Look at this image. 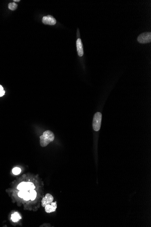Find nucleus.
I'll list each match as a JSON object with an SVG mask.
<instances>
[{
    "instance_id": "obj_4",
    "label": "nucleus",
    "mask_w": 151,
    "mask_h": 227,
    "mask_svg": "<svg viewBox=\"0 0 151 227\" xmlns=\"http://www.w3.org/2000/svg\"><path fill=\"white\" fill-rule=\"evenodd\" d=\"M42 22L45 25L53 26L55 25L56 23V20L52 16L49 15L43 17L42 19Z\"/></svg>"
},
{
    "instance_id": "obj_1",
    "label": "nucleus",
    "mask_w": 151,
    "mask_h": 227,
    "mask_svg": "<svg viewBox=\"0 0 151 227\" xmlns=\"http://www.w3.org/2000/svg\"><path fill=\"white\" fill-rule=\"evenodd\" d=\"M55 136L52 131L47 130L40 137V144L42 147H45L54 140Z\"/></svg>"
},
{
    "instance_id": "obj_11",
    "label": "nucleus",
    "mask_w": 151,
    "mask_h": 227,
    "mask_svg": "<svg viewBox=\"0 0 151 227\" xmlns=\"http://www.w3.org/2000/svg\"><path fill=\"white\" fill-rule=\"evenodd\" d=\"M17 7H18V5L15 2L10 3L8 4V8L11 11H15L16 10Z\"/></svg>"
},
{
    "instance_id": "obj_6",
    "label": "nucleus",
    "mask_w": 151,
    "mask_h": 227,
    "mask_svg": "<svg viewBox=\"0 0 151 227\" xmlns=\"http://www.w3.org/2000/svg\"><path fill=\"white\" fill-rule=\"evenodd\" d=\"M57 209V202L51 203L45 206V210L47 213H51L55 211Z\"/></svg>"
},
{
    "instance_id": "obj_2",
    "label": "nucleus",
    "mask_w": 151,
    "mask_h": 227,
    "mask_svg": "<svg viewBox=\"0 0 151 227\" xmlns=\"http://www.w3.org/2000/svg\"><path fill=\"white\" fill-rule=\"evenodd\" d=\"M102 114L100 112L95 113L93 120V128L95 131H99L101 126Z\"/></svg>"
},
{
    "instance_id": "obj_8",
    "label": "nucleus",
    "mask_w": 151,
    "mask_h": 227,
    "mask_svg": "<svg viewBox=\"0 0 151 227\" xmlns=\"http://www.w3.org/2000/svg\"><path fill=\"white\" fill-rule=\"evenodd\" d=\"M20 219H22V217L18 212H15L11 216V220L14 222H18Z\"/></svg>"
},
{
    "instance_id": "obj_14",
    "label": "nucleus",
    "mask_w": 151,
    "mask_h": 227,
    "mask_svg": "<svg viewBox=\"0 0 151 227\" xmlns=\"http://www.w3.org/2000/svg\"><path fill=\"white\" fill-rule=\"evenodd\" d=\"M28 191L26 190H20V192L18 193V196L21 198H23L24 196L26 194L27 192Z\"/></svg>"
},
{
    "instance_id": "obj_7",
    "label": "nucleus",
    "mask_w": 151,
    "mask_h": 227,
    "mask_svg": "<svg viewBox=\"0 0 151 227\" xmlns=\"http://www.w3.org/2000/svg\"><path fill=\"white\" fill-rule=\"evenodd\" d=\"M76 44H77V51L78 56L80 57L82 56L84 54V52H83V45L81 39H78Z\"/></svg>"
},
{
    "instance_id": "obj_17",
    "label": "nucleus",
    "mask_w": 151,
    "mask_h": 227,
    "mask_svg": "<svg viewBox=\"0 0 151 227\" xmlns=\"http://www.w3.org/2000/svg\"><path fill=\"white\" fill-rule=\"evenodd\" d=\"M20 0H14V1H16V2H20Z\"/></svg>"
},
{
    "instance_id": "obj_10",
    "label": "nucleus",
    "mask_w": 151,
    "mask_h": 227,
    "mask_svg": "<svg viewBox=\"0 0 151 227\" xmlns=\"http://www.w3.org/2000/svg\"><path fill=\"white\" fill-rule=\"evenodd\" d=\"M29 192L30 195V199L31 201H34L37 196V193L34 190H30Z\"/></svg>"
},
{
    "instance_id": "obj_12",
    "label": "nucleus",
    "mask_w": 151,
    "mask_h": 227,
    "mask_svg": "<svg viewBox=\"0 0 151 227\" xmlns=\"http://www.w3.org/2000/svg\"><path fill=\"white\" fill-rule=\"evenodd\" d=\"M26 186L28 191H29L30 190H34L35 189V187L34 184L33 183L30 182H26Z\"/></svg>"
},
{
    "instance_id": "obj_9",
    "label": "nucleus",
    "mask_w": 151,
    "mask_h": 227,
    "mask_svg": "<svg viewBox=\"0 0 151 227\" xmlns=\"http://www.w3.org/2000/svg\"><path fill=\"white\" fill-rule=\"evenodd\" d=\"M17 189L19 190L28 191L27 188L26 182H23L20 183L17 186Z\"/></svg>"
},
{
    "instance_id": "obj_13",
    "label": "nucleus",
    "mask_w": 151,
    "mask_h": 227,
    "mask_svg": "<svg viewBox=\"0 0 151 227\" xmlns=\"http://www.w3.org/2000/svg\"><path fill=\"white\" fill-rule=\"evenodd\" d=\"M22 171V170L20 168L15 167L12 169V172L15 175H19Z\"/></svg>"
},
{
    "instance_id": "obj_3",
    "label": "nucleus",
    "mask_w": 151,
    "mask_h": 227,
    "mask_svg": "<svg viewBox=\"0 0 151 227\" xmlns=\"http://www.w3.org/2000/svg\"><path fill=\"white\" fill-rule=\"evenodd\" d=\"M138 41L141 44H146L151 42V32H145L140 35L138 37Z\"/></svg>"
},
{
    "instance_id": "obj_15",
    "label": "nucleus",
    "mask_w": 151,
    "mask_h": 227,
    "mask_svg": "<svg viewBox=\"0 0 151 227\" xmlns=\"http://www.w3.org/2000/svg\"><path fill=\"white\" fill-rule=\"evenodd\" d=\"M23 199L25 201H29V200H30V192L27 191L26 194V195L24 196V197Z\"/></svg>"
},
{
    "instance_id": "obj_16",
    "label": "nucleus",
    "mask_w": 151,
    "mask_h": 227,
    "mask_svg": "<svg viewBox=\"0 0 151 227\" xmlns=\"http://www.w3.org/2000/svg\"><path fill=\"white\" fill-rule=\"evenodd\" d=\"M5 91L4 90L3 87H2V86L0 85V97H2L5 94Z\"/></svg>"
},
{
    "instance_id": "obj_5",
    "label": "nucleus",
    "mask_w": 151,
    "mask_h": 227,
    "mask_svg": "<svg viewBox=\"0 0 151 227\" xmlns=\"http://www.w3.org/2000/svg\"><path fill=\"white\" fill-rule=\"evenodd\" d=\"M53 201V197L50 194H47L44 197L42 200V206L45 207V206L49 205L52 203Z\"/></svg>"
}]
</instances>
